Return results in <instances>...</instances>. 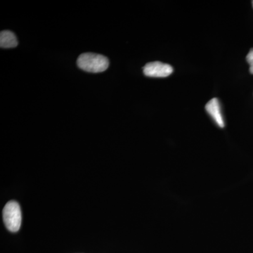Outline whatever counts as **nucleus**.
<instances>
[{
  "label": "nucleus",
  "mask_w": 253,
  "mask_h": 253,
  "mask_svg": "<svg viewBox=\"0 0 253 253\" xmlns=\"http://www.w3.org/2000/svg\"><path fill=\"white\" fill-rule=\"evenodd\" d=\"M78 67L86 72L101 73L106 71L109 66V61L103 55L94 53H84L78 59Z\"/></svg>",
  "instance_id": "f257e3e1"
},
{
  "label": "nucleus",
  "mask_w": 253,
  "mask_h": 253,
  "mask_svg": "<svg viewBox=\"0 0 253 253\" xmlns=\"http://www.w3.org/2000/svg\"><path fill=\"white\" fill-rule=\"evenodd\" d=\"M21 211L16 201L8 202L3 210V219L6 229L11 232L19 230L21 225Z\"/></svg>",
  "instance_id": "f03ea898"
},
{
  "label": "nucleus",
  "mask_w": 253,
  "mask_h": 253,
  "mask_svg": "<svg viewBox=\"0 0 253 253\" xmlns=\"http://www.w3.org/2000/svg\"><path fill=\"white\" fill-rule=\"evenodd\" d=\"M173 73L170 65L160 61L147 63L144 68L145 76L151 78H166Z\"/></svg>",
  "instance_id": "7ed1b4c3"
},
{
  "label": "nucleus",
  "mask_w": 253,
  "mask_h": 253,
  "mask_svg": "<svg viewBox=\"0 0 253 253\" xmlns=\"http://www.w3.org/2000/svg\"><path fill=\"white\" fill-rule=\"evenodd\" d=\"M206 111L208 114L212 118L214 122L219 127L223 128L224 126V121L223 118L222 113L221 111L220 104L217 98H214L208 101L206 106Z\"/></svg>",
  "instance_id": "20e7f679"
},
{
  "label": "nucleus",
  "mask_w": 253,
  "mask_h": 253,
  "mask_svg": "<svg viewBox=\"0 0 253 253\" xmlns=\"http://www.w3.org/2000/svg\"><path fill=\"white\" fill-rule=\"evenodd\" d=\"M18 45L17 38L14 33L9 31L0 33V46L1 48H14Z\"/></svg>",
  "instance_id": "39448f33"
},
{
  "label": "nucleus",
  "mask_w": 253,
  "mask_h": 253,
  "mask_svg": "<svg viewBox=\"0 0 253 253\" xmlns=\"http://www.w3.org/2000/svg\"><path fill=\"white\" fill-rule=\"evenodd\" d=\"M246 60L250 65V72L253 74V48L249 51V54L246 56Z\"/></svg>",
  "instance_id": "423d86ee"
},
{
  "label": "nucleus",
  "mask_w": 253,
  "mask_h": 253,
  "mask_svg": "<svg viewBox=\"0 0 253 253\" xmlns=\"http://www.w3.org/2000/svg\"></svg>",
  "instance_id": "0eeeda50"
}]
</instances>
